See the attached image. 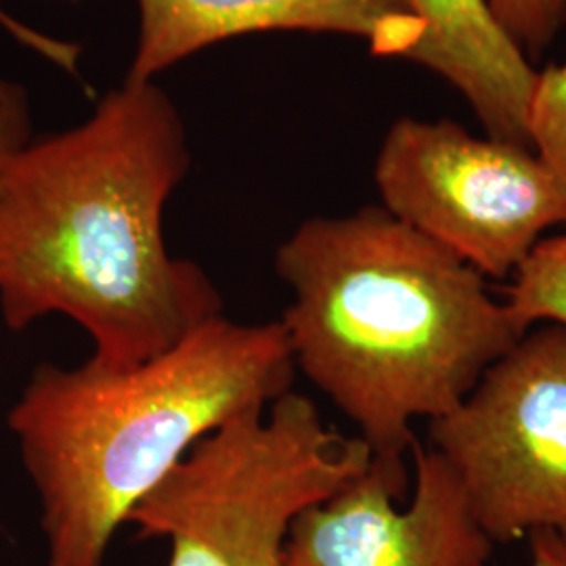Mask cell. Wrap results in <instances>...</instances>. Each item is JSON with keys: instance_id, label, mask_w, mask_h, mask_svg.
<instances>
[{"instance_id": "cell-11", "label": "cell", "mask_w": 566, "mask_h": 566, "mask_svg": "<svg viewBox=\"0 0 566 566\" xmlns=\"http://www.w3.org/2000/svg\"><path fill=\"white\" fill-rule=\"evenodd\" d=\"M528 145L566 187V61L535 74L526 107Z\"/></svg>"}, {"instance_id": "cell-4", "label": "cell", "mask_w": 566, "mask_h": 566, "mask_svg": "<svg viewBox=\"0 0 566 566\" xmlns=\"http://www.w3.org/2000/svg\"><path fill=\"white\" fill-rule=\"evenodd\" d=\"M369 464L364 439L329 428L290 390L203 437L126 523L139 539L170 542L168 566H283L296 516Z\"/></svg>"}, {"instance_id": "cell-13", "label": "cell", "mask_w": 566, "mask_h": 566, "mask_svg": "<svg viewBox=\"0 0 566 566\" xmlns=\"http://www.w3.org/2000/svg\"><path fill=\"white\" fill-rule=\"evenodd\" d=\"M32 139V103L25 86L0 74V170Z\"/></svg>"}, {"instance_id": "cell-2", "label": "cell", "mask_w": 566, "mask_h": 566, "mask_svg": "<svg viewBox=\"0 0 566 566\" xmlns=\"http://www.w3.org/2000/svg\"><path fill=\"white\" fill-rule=\"evenodd\" d=\"M275 273L296 369L390 470H407L416 418L458 409L525 336L476 269L382 206L304 221Z\"/></svg>"}, {"instance_id": "cell-6", "label": "cell", "mask_w": 566, "mask_h": 566, "mask_svg": "<svg viewBox=\"0 0 566 566\" xmlns=\"http://www.w3.org/2000/svg\"><path fill=\"white\" fill-rule=\"evenodd\" d=\"M430 447L493 544L537 528L566 537L565 325L528 329L464 403L430 422Z\"/></svg>"}, {"instance_id": "cell-14", "label": "cell", "mask_w": 566, "mask_h": 566, "mask_svg": "<svg viewBox=\"0 0 566 566\" xmlns=\"http://www.w3.org/2000/svg\"><path fill=\"white\" fill-rule=\"evenodd\" d=\"M0 25L23 46L32 49L34 53H39L41 57L51 61L53 65L61 67L67 74H78V63H81L82 49L74 42L61 41L53 39L49 34H42L39 30L25 25L23 21L15 20L13 15H9L2 4H0Z\"/></svg>"}, {"instance_id": "cell-5", "label": "cell", "mask_w": 566, "mask_h": 566, "mask_svg": "<svg viewBox=\"0 0 566 566\" xmlns=\"http://www.w3.org/2000/svg\"><path fill=\"white\" fill-rule=\"evenodd\" d=\"M382 208L483 277L518 271L566 224V187L531 147L476 139L455 122L401 118L376 160Z\"/></svg>"}, {"instance_id": "cell-15", "label": "cell", "mask_w": 566, "mask_h": 566, "mask_svg": "<svg viewBox=\"0 0 566 566\" xmlns=\"http://www.w3.org/2000/svg\"><path fill=\"white\" fill-rule=\"evenodd\" d=\"M531 566H566V537L552 528H537L526 535Z\"/></svg>"}, {"instance_id": "cell-8", "label": "cell", "mask_w": 566, "mask_h": 566, "mask_svg": "<svg viewBox=\"0 0 566 566\" xmlns=\"http://www.w3.org/2000/svg\"><path fill=\"white\" fill-rule=\"evenodd\" d=\"M137 9L128 82H156L203 49L248 34H348L367 41L374 55L409 61L426 34L407 0H137Z\"/></svg>"}, {"instance_id": "cell-10", "label": "cell", "mask_w": 566, "mask_h": 566, "mask_svg": "<svg viewBox=\"0 0 566 566\" xmlns=\"http://www.w3.org/2000/svg\"><path fill=\"white\" fill-rule=\"evenodd\" d=\"M512 277L504 304L523 334L542 322L566 327V233L544 238Z\"/></svg>"}, {"instance_id": "cell-16", "label": "cell", "mask_w": 566, "mask_h": 566, "mask_svg": "<svg viewBox=\"0 0 566 566\" xmlns=\"http://www.w3.org/2000/svg\"><path fill=\"white\" fill-rule=\"evenodd\" d=\"M53 2H74V0H53Z\"/></svg>"}, {"instance_id": "cell-12", "label": "cell", "mask_w": 566, "mask_h": 566, "mask_svg": "<svg viewBox=\"0 0 566 566\" xmlns=\"http://www.w3.org/2000/svg\"><path fill=\"white\" fill-rule=\"evenodd\" d=\"M526 57H539L566 23V0H489Z\"/></svg>"}, {"instance_id": "cell-7", "label": "cell", "mask_w": 566, "mask_h": 566, "mask_svg": "<svg viewBox=\"0 0 566 566\" xmlns=\"http://www.w3.org/2000/svg\"><path fill=\"white\" fill-rule=\"evenodd\" d=\"M416 491L407 470L371 460L361 476L290 526L283 566H486L493 539L479 525L462 481L432 449L413 446Z\"/></svg>"}, {"instance_id": "cell-1", "label": "cell", "mask_w": 566, "mask_h": 566, "mask_svg": "<svg viewBox=\"0 0 566 566\" xmlns=\"http://www.w3.org/2000/svg\"><path fill=\"white\" fill-rule=\"evenodd\" d=\"M191 168L156 82H122L86 120L30 139L0 170V315H63L103 365L163 355L223 315L202 266L170 254L164 210Z\"/></svg>"}, {"instance_id": "cell-9", "label": "cell", "mask_w": 566, "mask_h": 566, "mask_svg": "<svg viewBox=\"0 0 566 566\" xmlns=\"http://www.w3.org/2000/svg\"><path fill=\"white\" fill-rule=\"evenodd\" d=\"M424 21L413 60L451 82L489 137L528 145L526 107L535 70L489 0H407Z\"/></svg>"}, {"instance_id": "cell-3", "label": "cell", "mask_w": 566, "mask_h": 566, "mask_svg": "<svg viewBox=\"0 0 566 566\" xmlns=\"http://www.w3.org/2000/svg\"><path fill=\"white\" fill-rule=\"evenodd\" d=\"M294 378L282 322L224 315L139 364L36 367L7 424L41 500L49 566H103L118 526L191 447Z\"/></svg>"}]
</instances>
